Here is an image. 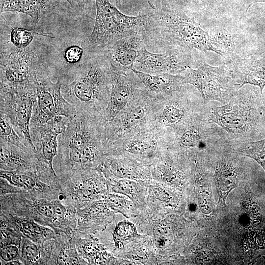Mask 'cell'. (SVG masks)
<instances>
[{
  "mask_svg": "<svg viewBox=\"0 0 265 265\" xmlns=\"http://www.w3.org/2000/svg\"><path fill=\"white\" fill-rule=\"evenodd\" d=\"M54 0H0V13L19 12L29 16L34 26L54 6Z\"/></svg>",
  "mask_w": 265,
  "mask_h": 265,
  "instance_id": "d4e9b609",
  "label": "cell"
},
{
  "mask_svg": "<svg viewBox=\"0 0 265 265\" xmlns=\"http://www.w3.org/2000/svg\"><path fill=\"white\" fill-rule=\"evenodd\" d=\"M148 127L175 131L188 125L201 113L204 103L186 87L174 94L156 96Z\"/></svg>",
  "mask_w": 265,
  "mask_h": 265,
  "instance_id": "8992f818",
  "label": "cell"
},
{
  "mask_svg": "<svg viewBox=\"0 0 265 265\" xmlns=\"http://www.w3.org/2000/svg\"><path fill=\"white\" fill-rule=\"evenodd\" d=\"M39 34L35 31L19 27H12L10 33V44L18 49L29 46L34 35Z\"/></svg>",
  "mask_w": 265,
  "mask_h": 265,
  "instance_id": "8d00e7d4",
  "label": "cell"
},
{
  "mask_svg": "<svg viewBox=\"0 0 265 265\" xmlns=\"http://www.w3.org/2000/svg\"><path fill=\"white\" fill-rule=\"evenodd\" d=\"M83 50L78 46H72L69 48L65 52V58L70 63L78 61L81 57Z\"/></svg>",
  "mask_w": 265,
  "mask_h": 265,
  "instance_id": "7bdbcfd3",
  "label": "cell"
},
{
  "mask_svg": "<svg viewBox=\"0 0 265 265\" xmlns=\"http://www.w3.org/2000/svg\"><path fill=\"white\" fill-rule=\"evenodd\" d=\"M149 256V248L147 243H137L129 251L127 257L136 263H146Z\"/></svg>",
  "mask_w": 265,
  "mask_h": 265,
  "instance_id": "ab89813d",
  "label": "cell"
},
{
  "mask_svg": "<svg viewBox=\"0 0 265 265\" xmlns=\"http://www.w3.org/2000/svg\"><path fill=\"white\" fill-rule=\"evenodd\" d=\"M114 213L103 199L93 201L76 211V231L92 233L103 231L113 220Z\"/></svg>",
  "mask_w": 265,
  "mask_h": 265,
  "instance_id": "44dd1931",
  "label": "cell"
},
{
  "mask_svg": "<svg viewBox=\"0 0 265 265\" xmlns=\"http://www.w3.org/2000/svg\"><path fill=\"white\" fill-rule=\"evenodd\" d=\"M96 17L93 29L87 41V47L100 52L118 39L139 33L146 14L135 16L121 13L109 0H95Z\"/></svg>",
  "mask_w": 265,
  "mask_h": 265,
  "instance_id": "5b68a950",
  "label": "cell"
},
{
  "mask_svg": "<svg viewBox=\"0 0 265 265\" xmlns=\"http://www.w3.org/2000/svg\"><path fill=\"white\" fill-rule=\"evenodd\" d=\"M59 175L60 185L69 188L66 193L76 207H84L107 194V182L98 169L75 170Z\"/></svg>",
  "mask_w": 265,
  "mask_h": 265,
  "instance_id": "2e32d148",
  "label": "cell"
},
{
  "mask_svg": "<svg viewBox=\"0 0 265 265\" xmlns=\"http://www.w3.org/2000/svg\"><path fill=\"white\" fill-rule=\"evenodd\" d=\"M60 249L55 256V264L57 265H83L85 261L79 254L75 239L70 238L62 245H60Z\"/></svg>",
  "mask_w": 265,
  "mask_h": 265,
  "instance_id": "d6a6232c",
  "label": "cell"
},
{
  "mask_svg": "<svg viewBox=\"0 0 265 265\" xmlns=\"http://www.w3.org/2000/svg\"><path fill=\"white\" fill-rule=\"evenodd\" d=\"M11 45H1L0 85L16 86L35 84L37 74L41 70L36 54L29 46L18 49Z\"/></svg>",
  "mask_w": 265,
  "mask_h": 265,
  "instance_id": "5bb4252c",
  "label": "cell"
},
{
  "mask_svg": "<svg viewBox=\"0 0 265 265\" xmlns=\"http://www.w3.org/2000/svg\"><path fill=\"white\" fill-rule=\"evenodd\" d=\"M113 1L116 6L121 5V0H109Z\"/></svg>",
  "mask_w": 265,
  "mask_h": 265,
  "instance_id": "bcb514c9",
  "label": "cell"
},
{
  "mask_svg": "<svg viewBox=\"0 0 265 265\" xmlns=\"http://www.w3.org/2000/svg\"><path fill=\"white\" fill-rule=\"evenodd\" d=\"M174 0H161L160 6L146 14L141 31L145 45L163 50L172 47L220 55L211 44L207 31L187 15Z\"/></svg>",
  "mask_w": 265,
  "mask_h": 265,
  "instance_id": "7a4b0ae2",
  "label": "cell"
},
{
  "mask_svg": "<svg viewBox=\"0 0 265 265\" xmlns=\"http://www.w3.org/2000/svg\"><path fill=\"white\" fill-rule=\"evenodd\" d=\"M204 104L202 118L217 140L234 145L258 140L265 134L263 94L246 84L225 104Z\"/></svg>",
  "mask_w": 265,
  "mask_h": 265,
  "instance_id": "6da1fadb",
  "label": "cell"
},
{
  "mask_svg": "<svg viewBox=\"0 0 265 265\" xmlns=\"http://www.w3.org/2000/svg\"><path fill=\"white\" fill-rule=\"evenodd\" d=\"M0 116V140L9 142L20 148L35 151L31 149L26 141L22 138L15 131L11 124L4 118Z\"/></svg>",
  "mask_w": 265,
  "mask_h": 265,
  "instance_id": "e575fe53",
  "label": "cell"
},
{
  "mask_svg": "<svg viewBox=\"0 0 265 265\" xmlns=\"http://www.w3.org/2000/svg\"><path fill=\"white\" fill-rule=\"evenodd\" d=\"M219 5L226 3L228 0H217Z\"/></svg>",
  "mask_w": 265,
  "mask_h": 265,
  "instance_id": "c3c4849f",
  "label": "cell"
},
{
  "mask_svg": "<svg viewBox=\"0 0 265 265\" xmlns=\"http://www.w3.org/2000/svg\"><path fill=\"white\" fill-rule=\"evenodd\" d=\"M0 178L11 185L12 193L51 192L50 184L42 181L36 170L4 171L0 170Z\"/></svg>",
  "mask_w": 265,
  "mask_h": 265,
  "instance_id": "cb8c5ba5",
  "label": "cell"
},
{
  "mask_svg": "<svg viewBox=\"0 0 265 265\" xmlns=\"http://www.w3.org/2000/svg\"><path fill=\"white\" fill-rule=\"evenodd\" d=\"M230 0H228L229 1ZM227 1V2H228ZM231 2L237 6L241 12L240 19L245 16L252 5L257 2H265V0H231Z\"/></svg>",
  "mask_w": 265,
  "mask_h": 265,
  "instance_id": "b9f144b4",
  "label": "cell"
},
{
  "mask_svg": "<svg viewBox=\"0 0 265 265\" xmlns=\"http://www.w3.org/2000/svg\"><path fill=\"white\" fill-rule=\"evenodd\" d=\"M71 7L75 9L84 10L90 6L91 0H66Z\"/></svg>",
  "mask_w": 265,
  "mask_h": 265,
  "instance_id": "ee69618b",
  "label": "cell"
},
{
  "mask_svg": "<svg viewBox=\"0 0 265 265\" xmlns=\"http://www.w3.org/2000/svg\"><path fill=\"white\" fill-rule=\"evenodd\" d=\"M208 151L214 158L213 178L218 196V204L225 207L228 194L239 181L241 168L238 157L240 154L230 144L221 140L213 144Z\"/></svg>",
  "mask_w": 265,
  "mask_h": 265,
  "instance_id": "9a60e30c",
  "label": "cell"
},
{
  "mask_svg": "<svg viewBox=\"0 0 265 265\" xmlns=\"http://www.w3.org/2000/svg\"><path fill=\"white\" fill-rule=\"evenodd\" d=\"M139 78L145 89L154 96H168L183 90L186 86L183 75L167 73L149 74L132 70Z\"/></svg>",
  "mask_w": 265,
  "mask_h": 265,
  "instance_id": "7402d4cb",
  "label": "cell"
},
{
  "mask_svg": "<svg viewBox=\"0 0 265 265\" xmlns=\"http://www.w3.org/2000/svg\"><path fill=\"white\" fill-rule=\"evenodd\" d=\"M224 63L230 68L235 85L239 89L246 84L258 86L263 94L265 87V52L246 56L235 53Z\"/></svg>",
  "mask_w": 265,
  "mask_h": 265,
  "instance_id": "ac0fdd59",
  "label": "cell"
},
{
  "mask_svg": "<svg viewBox=\"0 0 265 265\" xmlns=\"http://www.w3.org/2000/svg\"><path fill=\"white\" fill-rule=\"evenodd\" d=\"M0 170L36 171L37 160L34 152L2 140H0Z\"/></svg>",
  "mask_w": 265,
  "mask_h": 265,
  "instance_id": "603a6c76",
  "label": "cell"
},
{
  "mask_svg": "<svg viewBox=\"0 0 265 265\" xmlns=\"http://www.w3.org/2000/svg\"><path fill=\"white\" fill-rule=\"evenodd\" d=\"M145 87L132 71L111 69V87L109 103L102 118V126L112 121Z\"/></svg>",
  "mask_w": 265,
  "mask_h": 265,
  "instance_id": "e0dca14e",
  "label": "cell"
},
{
  "mask_svg": "<svg viewBox=\"0 0 265 265\" xmlns=\"http://www.w3.org/2000/svg\"><path fill=\"white\" fill-rule=\"evenodd\" d=\"M103 199L114 212L121 213L128 218L132 215L134 204L128 197L107 193Z\"/></svg>",
  "mask_w": 265,
  "mask_h": 265,
  "instance_id": "836d02e7",
  "label": "cell"
},
{
  "mask_svg": "<svg viewBox=\"0 0 265 265\" xmlns=\"http://www.w3.org/2000/svg\"><path fill=\"white\" fill-rule=\"evenodd\" d=\"M4 265H24V264L20 260H15L6 263Z\"/></svg>",
  "mask_w": 265,
  "mask_h": 265,
  "instance_id": "f6af8a7d",
  "label": "cell"
},
{
  "mask_svg": "<svg viewBox=\"0 0 265 265\" xmlns=\"http://www.w3.org/2000/svg\"><path fill=\"white\" fill-rule=\"evenodd\" d=\"M20 259L24 265L43 264L41 246L23 236Z\"/></svg>",
  "mask_w": 265,
  "mask_h": 265,
  "instance_id": "4dcf8cb0",
  "label": "cell"
},
{
  "mask_svg": "<svg viewBox=\"0 0 265 265\" xmlns=\"http://www.w3.org/2000/svg\"><path fill=\"white\" fill-rule=\"evenodd\" d=\"M98 169L106 180L125 179L147 183L152 178L151 165L123 156H105Z\"/></svg>",
  "mask_w": 265,
  "mask_h": 265,
  "instance_id": "d6986e66",
  "label": "cell"
},
{
  "mask_svg": "<svg viewBox=\"0 0 265 265\" xmlns=\"http://www.w3.org/2000/svg\"><path fill=\"white\" fill-rule=\"evenodd\" d=\"M204 60L199 51L172 47L157 53L148 51L144 45L132 69L149 74L183 75L188 68L197 67Z\"/></svg>",
  "mask_w": 265,
  "mask_h": 265,
  "instance_id": "4fadbf2b",
  "label": "cell"
},
{
  "mask_svg": "<svg viewBox=\"0 0 265 265\" xmlns=\"http://www.w3.org/2000/svg\"><path fill=\"white\" fill-rule=\"evenodd\" d=\"M169 148V132L148 127L107 147L105 156H123L151 165Z\"/></svg>",
  "mask_w": 265,
  "mask_h": 265,
  "instance_id": "30bf717a",
  "label": "cell"
},
{
  "mask_svg": "<svg viewBox=\"0 0 265 265\" xmlns=\"http://www.w3.org/2000/svg\"><path fill=\"white\" fill-rule=\"evenodd\" d=\"M231 146L240 155L256 160L265 171V134L258 140Z\"/></svg>",
  "mask_w": 265,
  "mask_h": 265,
  "instance_id": "f546056e",
  "label": "cell"
},
{
  "mask_svg": "<svg viewBox=\"0 0 265 265\" xmlns=\"http://www.w3.org/2000/svg\"><path fill=\"white\" fill-rule=\"evenodd\" d=\"M75 241L79 254L82 259L87 260L89 265H108L115 260L95 239L76 238Z\"/></svg>",
  "mask_w": 265,
  "mask_h": 265,
  "instance_id": "4316f807",
  "label": "cell"
},
{
  "mask_svg": "<svg viewBox=\"0 0 265 265\" xmlns=\"http://www.w3.org/2000/svg\"><path fill=\"white\" fill-rule=\"evenodd\" d=\"M106 181L113 192L128 197L135 206H140L144 202L146 182L125 179H113Z\"/></svg>",
  "mask_w": 265,
  "mask_h": 265,
  "instance_id": "83f0119b",
  "label": "cell"
},
{
  "mask_svg": "<svg viewBox=\"0 0 265 265\" xmlns=\"http://www.w3.org/2000/svg\"><path fill=\"white\" fill-rule=\"evenodd\" d=\"M58 78L62 95L77 112L102 118L109 100L111 69L102 52L88 58L71 74Z\"/></svg>",
  "mask_w": 265,
  "mask_h": 265,
  "instance_id": "3957f363",
  "label": "cell"
},
{
  "mask_svg": "<svg viewBox=\"0 0 265 265\" xmlns=\"http://www.w3.org/2000/svg\"><path fill=\"white\" fill-rule=\"evenodd\" d=\"M0 258L6 263L20 259V248L15 244H7L1 246Z\"/></svg>",
  "mask_w": 265,
  "mask_h": 265,
  "instance_id": "60d3db41",
  "label": "cell"
},
{
  "mask_svg": "<svg viewBox=\"0 0 265 265\" xmlns=\"http://www.w3.org/2000/svg\"><path fill=\"white\" fill-rule=\"evenodd\" d=\"M113 236L116 247L122 249L128 243L139 237V235L133 224L127 221H123L117 225Z\"/></svg>",
  "mask_w": 265,
  "mask_h": 265,
  "instance_id": "1f68e13d",
  "label": "cell"
},
{
  "mask_svg": "<svg viewBox=\"0 0 265 265\" xmlns=\"http://www.w3.org/2000/svg\"><path fill=\"white\" fill-rule=\"evenodd\" d=\"M183 75L185 84H190L198 91L204 104L217 101L225 104L239 90L225 63L212 66L204 60L197 67L188 68Z\"/></svg>",
  "mask_w": 265,
  "mask_h": 265,
  "instance_id": "ba28073f",
  "label": "cell"
},
{
  "mask_svg": "<svg viewBox=\"0 0 265 265\" xmlns=\"http://www.w3.org/2000/svg\"><path fill=\"white\" fill-rule=\"evenodd\" d=\"M207 31L211 44L224 59L236 53L235 37L226 27L217 26Z\"/></svg>",
  "mask_w": 265,
  "mask_h": 265,
  "instance_id": "f1b7e54d",
  "label": "cell"
},
{
  "mask_svg": "<svg viewBox=\"0 0 265 265\" xmlns=\"http://www.w3.org/2000/svg\"><path fill=\"white\" fill-rule=\"evenodd\" d=\"M69 121L66 117L57 116L45 124L30 128L36 150L38 175L43 182L53 186L59 185V178L53 166L58 153L57 136L65 131Z\"/></svg>",
  "mask_w": 265,
  "mask_h": 265,
  "instance_id": "8fae6325",
  "label": "cell"
},
{
  "mask_svg": "<svg viewBox=\"0 0 265 265\" xmlns=\"http://www.w3.org/2000/svg\"><path fill=\"white\" fill-rule=\"evenodd\" d=\"M263 48L265 50L262 52H265V35L264 36V37H263Z\"/></svg>",
  "mask_w": 265,
  "mask_h": 265,
  "instance_id": "7dc6e473",
  "label": "cell"
},
{
  "mask_svg": "<svg viewBox=\"0 0 265 265\" xmlns=\"http://www.w3.org/2000/svg\"><path fill=\"white\" fill-rule=\"evenodd\" d=\"M144 45L142 36L136 33L118 39L101 52L111 70L127 71L133 69Z\"/></svg>",
  "mask_w": 265,
  "mask_h": 265,
  "instance_id": "ffe728a7",
  "label": "cell"
},
{
  "mask_svg": "<svg viewBox=\"0 0 265 265\" xmlns=\"http://www.w3.org/2000/svg\"><path fill=\"white\" fill-rule=\"evenodd\" d=\"M35 86L37 98L30 128L45 124L57 116H64L69 120L76 116V109L62 94V82L59 78L56 82H53L42 69L37 74Z\"/></svg>",
  "mask_w": 265,
  "mask_h": 265,
  "instance_id": "7c38bea8",
  "label": "cell"
},
{
  "mask_svg": "<svg viewBox=\"0 0 265 265\" xmlns=\"http://www.w3.org/2000/svg\"><path fill=\"white\" fill-rule=\"evenodd\" d=\"M11 223L24 237L42 246L47 240L54 238L53 230L38 224L33 220L9 214Z\"/></svg>",
  "mask_w": 265,
  "mask_h": 265,
  "instance_id": "484cf974",
  "label": "cell"
},
{
  "mask_svg": "<svg viewBox=\"0 0 265 265\" xmlns=\"http://www.w3.org/2000/svg\"><path fill=\"white\" fill-rule=\"evenodd\" d=\"M36 98L35 84L0 85V116L11 124L18 135L35 152L30 135V122Z\"/></svg>",
  "mask_w": 265,
  "mask_h": 265,
  "instance_id": "52a82bcc",
  "label": "cell"
},
{
  "mask_svg": "<svg viewBox=\"0 0 265 265\" xmlns=\"http://www.w3.org/2000/svg\"><path fill=\"white\" fill-rule=\"evenodd\" d=\"M101 119L77 112L58 139L56 165L58 174L75 170L98 169L103 163Z\"/></svg>",
  "mask_w": 265,
  "mask_h": 265,
  "instance_id": "277c9868",
  "label": "cell"
},
{
  "mask_svg": "<svg viewBox=\"0 0 265 265\" xmlns=\"http://www.w3.org/2000/svg\"><path fill=\"white\" fill-rule=\"evenodd\" d=\"M184 8L188 7L198 11H208L219 6L217 0H174Z\"/></svg>",
  "mask_w": 265,
  "mask_h": 265,
  "instance_id": "f35d334b",
  "label": "cell"
},
{
  "mask_svg": "<svg viewBox=\"0 0 265 265\" xmlns=\"http://www.w3.org/2000/svg\"><path fill=\"white\" fill-rule=\"evenodd\" d=\"M149 187V195L151 200L156 201L160 205L171 207L176 206L177 197L166 188L159 185H150Z\"/></svg>",
  "mask_w": 265,
  "mask_h": 265,
  "instance_id": "d590c367",
  "label": "cell"
},
{
  "mask_svg": "<svg viewBox=\"0 0 265 265\" xmlns=\"http://www.w3.org/2000/svg\"><path fill=\"white\" fill-rule=\"evenodd\" d=\"M156 97L145 88L112 121L102 126L104 150L111 144L148 127Z\"/></svg>",
  "mask_w": 265,
  "mask_h": 265,
  "instance_id": "9c48e42d",
  "label": "cell"
},
{
  "mask_svg": "<svg viewBox=\"0 0 265 265\" xmlns=\"http://www.w3.org/2000/svg\"><path fill=\"white\" fill-rule=\"evenodd\" d=\"M171 237L168 228L163 224H158L154 226L152 241L155 247L159 251L167 247Z\"/></svg>",
  "mask_w": 265,
  "mask_h": 265,
  "instance_id": "74e56055",
  "label": "cell"
}]
</instances>
